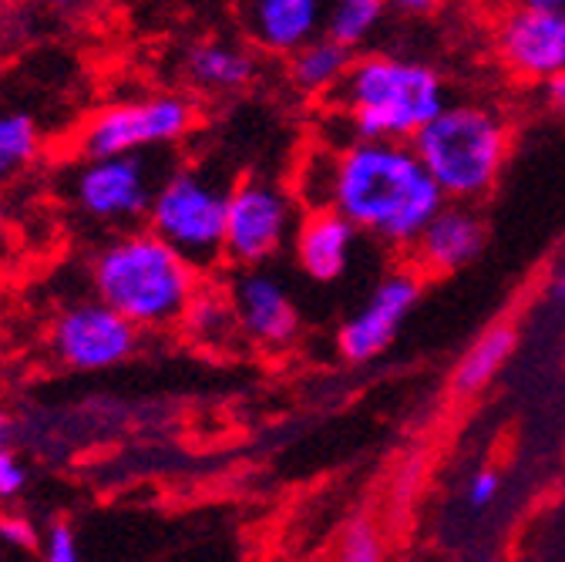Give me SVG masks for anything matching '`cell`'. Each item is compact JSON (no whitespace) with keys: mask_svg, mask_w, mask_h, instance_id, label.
Masks as SVG:
<instances>
[{"mask_svg":"<svg viewBox=\"0 0 565 562\" xmlns=\"http://www.w3.org/2000/svg\"><path fill=\"white\" fill-rule=\"evenodd\" d=\"M545 92H548L552 105L565 112V72H562V75H555L552 82H545Z\"/></svg>","mask_w":565,"mask_h":562,"instance_id":"f546056e","label":"cell"},{"mask_svg":"<svg viewBox=\"0 0 565 562\" xmlns=\"http://www.w3.org/2000/svg\"><path fill=\"white\" fill-rule=\"evenodd\" d=\"M0 545H8L14 552H38L41 529L21 512H0Z\"/></svg>","mask_w":565,"mask_h":562,"instance_id":"d4e9b609","label":"cell"},{"mask_svg":"<svg viewBox=\"0 0 565 562\" xmlns=\"http://www.w3.org/2000/svg\"><path fill=\"white\" fill-rule=\"evenodd\" d=\"M391 11V0H327L323 31L347 47H361L381 28L384 14Z\"/></svg>","mask_w":565,"mask_h":562,"instance_id":"ffe728a7","label":"cell"},{"mask_svg":"<svg viewBox=\"0 0 565 562\" xmlns=\"http://www.w3.org/2000/svg\"><path fill=\"white\" fill-rule=\"evenodd\" d=\"M199 108L192 98L162 92L128 98L95 112L75 135L78 156H121V152H169L192 135Z\"/></svg>","mask_w":565,"mask_h":562,"instance_id":"52a82bcc","label":"cell"},{"mask_svg":"<svg viewBox=\"0 0 565 562\" xmlns=\"http://www.w3.org/2000/svg\"><path fill=\"white\" fill-rule=\"evenodd\" d=\"M499 488H502V481H499V475L494 471H478L471 481H468V506L471 509H484V506H491L494 502V496H499Z\"/></svg>","mask_w":565,"mask_h":562,"instance_id":"484cf974","label":"cell"},{"mask_svg":"<svg viewBox=\"0 0 565 562\" xmlns=\"http://www.w3.org/2000/svg\"><path fill=\"white\" fill-rule=\"evenodd\" d=\"M502 64L529 82H552L565 72V11H529L509 8L499 34Z\"/></svg>","mask_w":565,"mask_h":562,"instance_id":"7c38bea8","label":"cell"},{"mask_svg":"<svg viewBox=\"0 0 565 562\" xmlns=\"http://www.w3.org/2000/svg\"><path fill=\"white\" fill-rule=\"evenodd\" d=\"M230 189L205 166H175L159 182L146 223L202 273L220 269L226 263Z\"/></svg>","mask_w":565,"mask_h":562,"instance_id":"5b68a950","label":"cell"},{"mask_svg":"<svg viewBox=\"0 0 565 562\" xmlns=\"http://www.w3.org/2000/svg\"><path fill=\"white\" fill-rule=\"evenodd\" d=\"M47 4L57 11H78L82 4H88V0H47Z\"/></svg>","mask_w":565,"mask_h":562,"instance_id":"1f68e13d","label":"cell"},{"mask_svg":"<svg viewBox=\"0 0 565 562\" xmlns=\"http://www.w3.org/2000/svg\"><path fill=\"white\" fill-rule=\"evenodd\" d=\"M484 250V223L468 202L448 199L414 240V256L428 273H455Z\"/></svg>","mask_w":565,"mask_h":562,"instance_id":"5bb4252c","label":"cell"},{"mask_svg":"<svg viewBox=\"0 0 565 562\" xmlns=\"http://www.w3.org/2000/svg\"><path fill=\"white\" fill-rule=\"evenodd\" d=\"M441 8V0H391V11L404 18H428Z\"/></svg>","mask_w":565,"mask_h":562,"instance_id":"4316f807","label":"cell"},{"mask_svg":"<svg viewBox=\"0 0 565 562\" xmlns=\"http://www.w3.org/2000/svg\"><path fill=\"white\" fill-rule=\"evenodd\" d=\"M340 559L347 562H377L384 559V542H381V532L374 522L367 519H358L343 529V539H340Z\"/></svg>","mask_w":565,"mask_h":562,"instance_id":"7402d4cb","label":"cell"},{"mask_svg":"<svg viewBox=\"0 0 565 562\" xmlns=\"http://www.w3.org/2000/svg\"><path fill=\"white\" fill-rule=\"evenodd\" d=\"M38 555L47 562H78L82 559V539L78 529L67 519H54L41 529V545Z\"/></svg>","mask_w":565,"mask_h":562,"instance_id":"603a6c76","label":"cell"},{"mask_svg":"<svg viewBox=\"0 0 565 562\" xmlns=\"http://www.w3.org/2000/svg\"><path fill=\"white\" fill-rule=\"evenodd\" d=\"M31 485V468L24 465V458L18 455V448L0 455V506L18 502Z\"/></svg>","mask_w":565,"mask_h":562,"instance_id":"cb8c5ba5","label":"cell"},{"mask_svg":"<svg viewBox=\"0 0 565 562\" xmlns=\"http://www.w3.org/2000/svg\"><path fill=\"white\" fill-rule=\"evenodd\" d=\"M236 11L259 51L287 57L303 41L323 34L327 0H236Z\"/></svg>","mask_w":565,"mask_h":562,"instance_id":"4fadbf2b","label":"cell"},{"mask_svg":"<svg viewBox=\"0 0 565 562\" xmlns=\"http://www.w3.org/2000/svg\"><path fill=\"white\" fill-rule=\"evenodd\" d=\"M358 226H353L333 205L310 209L303 223L294 233V256L297 266L313 284H337L347 273L350 256L358 250Z\"/></svg>","mask_w":565,"mask_h":562,"instance_id":"9a60e30c","label":"cell"},{"mask_svg":"<svg viewBox=\"0 0 565 562\" xmlns=\"http://www.w3.org/2000/svg\"><path fill=\"white\" fill-rule=\"evenodd\" d=\"M519 343V333L515 327L509 324H494L491 330H484L468 350H465V358L458 361L455 368V391L461 394H475L481 391L484 384H491V378L499 374L505 368V361L512 358V350Z\"/></svg>","mask_w":565,"mask_h":562,"instance_id":"ac0fdd59","label":"cell"},{"mask_svg":"<svg viewBox=\"0 0 565 562\" xmlns=\"http://www.w3.org/2000/svg\"><path fill=\"white\" fill-rule=\"evenodd\" d=\"M18 448V425L11 417H0V455Z\"/></svg>","mask_w":565,"mask_h":562,"instance_id":"f1b7e54d","label":"cell"},{"mask_svg":"<svg viewBox=\"0 0 565 562\" xmlns=\"http://www.w3.org/2000/svg\"><path fill=\"white\" fill-rule=\"evenodd\" d=\"M256 54L233 41H195L185 54V78L205 95H236L256 82Z\"/></svg>","mask_w":565,"mask_h":562,"instance_id":"2e32d148","label":"cell"},{"mask_svg":"<svg viewBox=\"0 0 565 562\" xmlns=\"http://www.w3.org/2000/svg\"><path fill=\"white\" fill-rule=\"evenodd\" d=\"M162 152H121V156H78L64 172L61 195L92 226L108 233L131 230L149 220V205L166 179Z\"/></svg>","mask_w":565,"mask_h":562,"instance_id":"8992f818","label":"cell"},{"mask_svg":"<svg viewBox=\"0 0 565 562\" xmlns=\"http://www.w3.org/2000/svg\"><path fill=\"white\" fill-rule=\"evenodd\" d=\"M340 118L347 142L358 138H411L448 105V85L438 67L397 57V54H367L353 57L347 78L337 88Z\"/></svg>","mask_w":565,"mask_h":562,"instance_id":"3957f363","label":"cell"},{"mask_svg":"<svg viewBox=\"0 0 565 562\" xmlns=\"http://www.w3.org/2000/svg\"><path fill=\"white\" fill-rule=\"evenodd\" d=\"M230 300L246 340L266 350H279L297 340L300 310L290 290L263 266H236L230 284Z\"/></svg>","mask_w":565,"mask_h":562,"instance_id":"8fae6325","label":"cell"},{"mask_svg":"<svg viewBox=\"0 0 565 562\" xmlns=\"http://www.w3.org/2000/svg\"><path fill=\"white\" fill-rule=\"evenodd\" d=\"M41 156V128L21 108H0V189L11 185Z\"/></svg>","mask_w":565,"mask_h":562,"instance_id":"d6986e66","label":"cell"},{"mask_svg":"<svg viewBox=\"0 0 565 562\" xmlns=\"http://www.w3.org/2000/svg\"><path fill=\"white\" fill-rule=\"evenodd\" d=\"M92 290L141 333L182 327L202 290V269L159 233L118 230L92 256Z\"/></svg>","mask_w":565,"mask_h":562,"instance_id":"7a4b0ae2","label":"cell"},{"mask_svg":"<svg viewBox=\"0 0 565 562\" xmlns=\"http://www.w3.org/2000/svg\"><path fill=\"white\" fill-rule=\"evenodd\" d=\"M138 327L121 317L105 300H78L67 304L51 324V350L57 364L78 374L111 371L135 358L138 350Z\"/></svg>","mask_w":565,"mask_h":562,"instance_id":"9c48e42d","label":"cell"},{"mask_svg":"<svg viewBox=\"0 0 565 562\" xmlns=\"http://www.w3.org/2000/svg\"><path fill=\"white\" fill-rule=\"evenodd\" d=\"M353 64V47L327 31L287 54V75L300 95H333Z\"/></svg>","mask_w":565,"mask_h":562,"instance_id":"e0dca14e","label":"cell"},{"mask_svg":"<svg viewBox=\"0 0 565 562\" xmlns=\"http://www.w3.org/2000/svg\"><path fill=\"white\" fill-rule=\"evenodd\" d=\"M505 8H529V11H565V0H502Z\"/></svg>","mask_w":565,"mask_h":562,"instance_id":"83f0119b","label":"cell"},{"mask_svg":"<svg viewBox=\"0 0 565 562\" xmlns=\"http://www.w3.org/2000/svg\"><path fill=\"white\" fill-rule=\"evenodd\" d=\"M182 327H185V333H192V337H195L199 343H205V347H223L230 337L243 333L230 294H209L205 287H202L199 297L192 300V307H189Z\"/></svg>","mask_w":565,"mask_h":562,"instance_id":"44dd1931","label":"cell"},{"mask_svg":"<svg viewBox=\"0 0 565 562\" xmlns=\"http://www.w3.org/2000/svg\"><path fill=\"white\" fill-rule=\"evenodd\" d=\"M420 300V279L407 269L387 273L381 284L371 290L364 307L347 317L337 330V347L340 358L350 364H367L381 358L384 350L394 343L401 324Z\"/></svg>","mask_w":565,"mask_h":562,"instance_id":"30bf717a","label":"cell"},{"mask_svg":"<svg viewBox=\"0 0 565 562\" xmlns=\"http://www.w3.org/2000/svg\"><path fill=\"white\" fill-rule=\"evenodd\" d=\"M448 202L411 142L358 138L333 152L330 205L384 246L404 250Z\"/></svg>","mask_w":565,"mask_h":562,"instance_id":"6da1fadb","label":"cell"},{"mask_svg":"<svg viewBox=\"0 0 565 562\" xmlns=\"http://www.w3.org/2000/svg\"><path fill=\"white\" fill-rule=\"evenodd\" d=\"M552 300L555 304H565V266L555 273V279H552Z\"/></svg>","mask_w":565,"mask_h":562,"instance_id":"4dcf8cb0","label":"cell"},{"mask_svg":"<svg viewBox=\"0 0 565 562\" xmlns=\"http://www.w3.org/2000/svg\"><path fill=\"white\" fill-rule=\"evenodd\" d=\"M297 233L294 195L269 179H243L226 205V263L269 266Z\"/></svg>","mask_w":565,"mask_h":562,"instance_id":"ba28073f","label":"cell"},{"mask_svg":"<svg viewBox=\"0 0 565 562\" xmlns=\"http://www.w3.org/2000/svg\"><path fill=\"white\" fill-rule=\"evenodd\" d=\"M411 149L448 199H481L509 159V128L488 105H445L414 138Z\"/></svg>","mask_w":565,"mask_h":562,"instance_id":"277c9868","label":"cell"}]
</instances>
